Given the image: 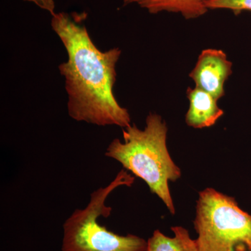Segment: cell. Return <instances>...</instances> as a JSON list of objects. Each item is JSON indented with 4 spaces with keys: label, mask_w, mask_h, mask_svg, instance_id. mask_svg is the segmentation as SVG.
<instances>
[{
    "label": "cell",
    "mask_w": 251,
    "mask_h": 251,
    "mask_svg": "<svg viewBox=\"0 0 251 251\" xmlns=\"http://www.w3.org/2000/svg\"><path fill=\"white\" fill-rule=\"evenodd\" d=\"M82 16L55 13L51 20L68 54L67 62L58 67L65 80L68 113L77 122L126 128L131 125L129 112L119 104L113 92L122 50L100 51L81 23Z\"/></svg>",
    "instance_id": "cell-1"
},
{
    "label": "cell",
    "mask_w": 251,
    "mask_h": 251,
    "mask_svg": "<svg viewBox=\"0 0 251 251\" xmlns=\"http://www.w3.org/2000/svg\"><path fill=\"white\" fill-rule=\"evenodd\" d=\"M167 134L166 122L160 115L151 112L143 130L135 125L123 128L124 142L118 138L112 140L105 156L118 161L125 169L143 179L150 191L175 214L168 184L179 179L181 171L168 151Z\"/></svg>",
    "instance_id": "cell-2"
},
{
    "label": "cell",
    "mask_w": 251,
    "mask_h": 251,
    "mask_svg": "<svg viewBox=\"0 0 251 251\" xmlns=\"http://www.w3.org/2000/svg\"><path fill=\"white\" fill-rule=\"evenodd\" d=\"M134 176L122 170L105 187L95 190L84 209H76L63 225L62 251H145L148 242L133 234L119 235L100 226V216L108 218L112 207L107 198L117 188L131 186Z\"/></svg>",
    "instance_id": "cell-3"
},
{
    "label": "cell",
    "mask_w": 251,
    "mask_h": 251,
    "mask_svg": "<svg viewBox=\"0 0 251 251\" xmlns=\"http://www.w3.org/2000/svg\"><path fill=\"white\" fill-rule=\"evenodd\" d=\"M194 227L198 251H251V214L214 188L199 193Z\"/></svg>",
    "instance_id": "cell-4"
},
{
    "label": "cell",
    "mask_w": 251,
    "mask_h": 251,
    "mask_svg": "<svg viewBox=\"0 0 251 251\" xmlns=\"http://www.w3.org/2000/svg\"><path fill=\"white\" fill-rule=\"evenodd\" d=\"M232 65L222 50H203L189 77L196 87L219 100L225 95V83L232 74Z\"/></svg>",
    "instance_id": "cell-5"
},
{
    "label": "cell",
    "mask_w": 251,
    "mask_h": 251,
    "mask_svg": "<svg viewBox=\"0 0 251 251\" xmlns=\"http://www.w3.org/2000/svg\"><path fill=\"white\" fill-rule=\"evenodd\" d=\"M186 96L189 108L186 115V123L194 128L212 126L224 115L218 105L217 99L198 87H188Z\"/></svg>",
    "instance_id": "cell-6"
},
{
    "label": "cell",
    "mask_w": 251,
    "mask_h": 251,
    "mask_svg": "<svg viewBox=\"0 0 251 251\" xmlns=\"http://www.w3.org/2000/svg\"><path fill=\"white\" fill-rule=\"evenodd\" d=\"M208 0H124V6L138 5L151 14L161 12L181 15L186 20L196 19L204 16L209 9Z\"/></svg>",
    "instance_id": "cell-7"
},
{
    "label": "cell",
    "mask_w": 251,
    "mask_h": 251,
    "mask_svg": "<svg viewBox=\"0 0 251 251\" xmlns=\"http://www.w3.org/2000/svg\"><path fill=\"white\" fill-rule=\"evenodd\" d=\"M174 237H167L156 229L148 241L145 251H198L197 243L190 237L187 229L179 226L172 227Z\"/></svg>",
    "instance_id": "cell-8"
},
{
    "label": "cell",
    "mask_w": 251,
    "mask_h": 251,
    "mask_svg": "<svg viewBox=\"0 0 251 251\" xmlns=\"http://www.w3.org/2000/svg\"><path fill=\"white\" fill-rule=\"evenodd\" d=\"M206 6L209 10H230L238 14L242 11L251 12V0H208Z\"/></svg>",
    "instance_id": "cell-9"
},
{
    "label": "cell",
    "mask_w": 251,
    "mask_h": 251,
    "mask_svg": "<svg viewBox=\"0 0 251 251\" xmlns=\"http://www.w3.org/2000/svg\"><path fill=\"white\" fill-rule=\"evenodd\" d=\"M24 1L34 3L41 9L49 11L52 16L55 14L54 12L55 3L54 0H24Z\"/></svg>",
    "instance_id": "cell-10"
}]
</instances>
